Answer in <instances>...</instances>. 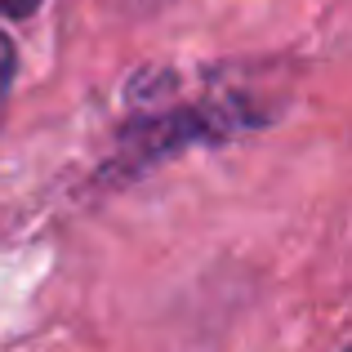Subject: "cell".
<instances>
[{"label": "cell", "instance_id": "obj_1", "mask_svg": "<svg viewBox=\"0 0 352 352\" xmlns=\"http://www.w3.org/2000/svg\"><path fill=\"white\" fill-rule=\"evenodd\" d=\"M281 116L272 98L254 94L245 85L210 80L206 89L183 94L174 76H138L125 94V116L112 138V161L98 170V179L125 183L192 147H223L236 138L267 129Z\"/></svg>", "mask_w": 352, "mask_h": 352}, {"label": "cell", "instance_id": "obj_2", "mask_svg": "<svg viewBox=\"0 0 352 352\" xmlns=\"http://www.w3.org/2000/svg\"><path fill=\"white\" fill-rule=\"evenodd\" d=\"M14 76H18V50H14V41L0 32V112H5V103H9Z\"/></svg>", "mask_w": 352, "mask_h": 352}, {"label": "cell", "instance_id": "obj_3", "mask_svg": "<svg viewBox=\"0 0 352 352\" xmlns=\"http://www.w3.org/2000/svg\"><path fill=\"white\" fill-rule=\"evenodd\" d=\"M45 0H0V18H32Z\"/></svg>", "mask_w": 352, "mask_h": 352}, {"label": "cell", "instance_id": "obj_4", "mask_svg": "<svg viewBox=\"0 0 352 352\" xmlns=\"http://www.w3.org/2000/svg\"><path fill=\"white\" fill-rule=\"evenodd\" d=\"M147 5H161V0H147Z\"/></svg>", "mask_w": 352, "mask_h": 352}]
</instances>
